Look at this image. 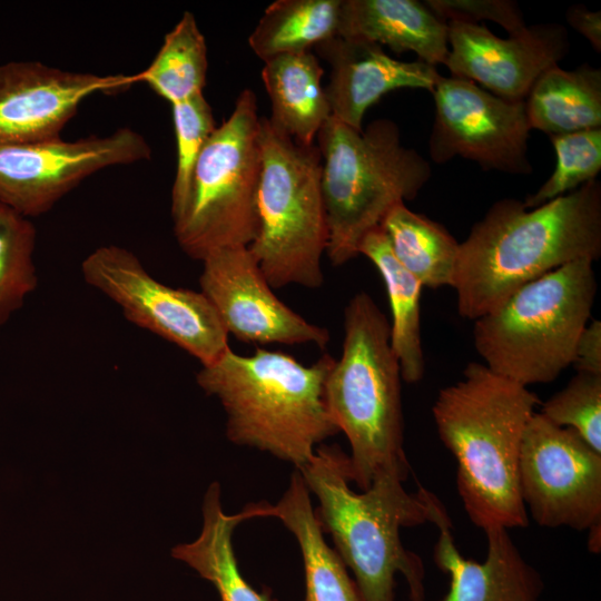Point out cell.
Returning <instances> with one entry per match:
<instances>
[{
	"label": "cell",
	"instance_id": "1",
	"mask_svg": "<svg viewBox=\"0 0 601 601\" xmlns=\"http://www.w3.org/2000/svg\"><path fill=\"white\" fill-rule=\"evenodd\" d=\"M601 256V184L541 206L495 201L460 244L452 286L463 318L494 311L522 286L569 263Z\"/></svg>",
	"mask_w": 601,
	"mask_h": 601
},
{
	"label": "cell",
	"instance_id": "2",
	"mask_svg": "<svg viewBox=\"0 0 601 601\" xmlns=\"http://www.w3.org/2000/svg\"><path fill=\"white\" fill-rule=\"evenodd\" d=\"M348 455L321 444L299 473L318 501L314 510L324 533L353 574L361 601H394L402 574L411 601H425L421 558L404 548L401 529L430 522L428 492L404 489L410 467L378 472L363 493L349 487Z\"/></svg>",
	"mask_w": 601,
	"mask_h": 601
},
{
	"label": "cell",
	"instance_id": "3",
	"mask_svg": "<svg viewBox=\"0 0 601 601\" xmlns=\"http://www.w3.org/2000/svg\"><path fill=\"white\" fill-rule=\"evenodd\" d=\"M540 404L526 386L476 362L436 396L433 418L456 461L457 492L470 520L484 531L529 524L519 461L525 428Z\"/></svg>",
	"mask_w": 601,
	"mask_h": 601
},
{
	"label": "cell",
	"instance_id": "4",
	"mask_svg": "<svg viewBox=\"0 0 601 601\" xmlns=\"http://www.w3.org/2000/svg\"><path fill=\"white\" fill-rule=\"evenodd\" d=\"M335 359L324 354L307 366L279 351L257 347L239 355L230 347L196 374L199 387L226 413V436L299 470L317 446L339 433L324 396Z\"/></svg>",
	"mask_w": 601,
	"mask_h": 601
},
{
	"label": "cell",
	"instance_id": "5",
	"mask_svg": "<svg viewBox=\"0 0 601 601\" xmlns=\"http://www.w3.org/2000/svg\"><path fill=\"white\" fill-rule=\"evenodd\" d=\"M401 370L391 325L365 292L344 309L342 355L324 386L327 410L351 446V482L363 491L391 467H410L403 449Z\"/></svg>",
	"mask_w": 601,
	"mask_h": 601
},
{
	"label": "cell",
	"instance_id": "6",
	"mask_svg": "<svg viewBox=\"0 0 601 601\" xmlns=\"http://www.w3.org/2000/svg\"><path fill=\"white\" fill-rule=\"evenodd\" d=\"M316 139L328 228L326 254L334 266H341L359 255L365 236L381 226L395 205L418 195L432 168L402 144L391 119H376L357 131L331 116Z\"/></svg>",
	"mask_w": 601,
	"mask_h": 601
},
{
	"label": "cell",
	"instance_id": "7",
	"mask_svg": "<svg viewBox=\"0 0 601 601\" xmlns=\"http://www.w3.org/2000/svg\"><path fill=\"white\" fill-rule=\"evenodd\" d=\"M597 289L593 262L561 266L475 319V349L491 371L523 386L553 382L572 365Z\"/></svg>",
	"mask_w": 601,
	"mask_h": 601
},
{
	"label": "cell",
	"instance_id": "8",
	"mask_svg": "<svg viewBox=\"0 0 601 601\" xmlns=\"http://www.w3.org/2000/svg\"><path fill=\"white\" fill-rule=\"evenodd\" d=\"M258 145V227L248 249L272 288H317L328 244L318 147L277 132L267 117L259 118Z\"/></svg>",
	"mask_w": 601,
	"mask_h": 601
},
{
	"label": "cell",
	"instance_id": "9",
	"mask_svg": "<svg viewBox=\"0 0 601 601\" xmlns=\"http://www.w3.org/2000/svg\"><path fill=\"white\" fill-rule=\"evenodd\" d=\"M257 98L243 90L195 164L181 206L171 213L175 238L197 260L229 247H248L257 227L260 150Z\"/></svg>",
	"mask_w": 601,
	"mask_h": 601
},
{
	"label": "cell",
	"instance_id": "10",
	"mask_svg": "<svg viewBox=\"0 0 601 601\" xmlns=\"http://www.w3.org/2000/svg\"><path fill=\"white\" fill-rule=\"evenodd\" d=\"M80 268L83 280L115 302L126 319L177 345L201 366L213 364L229 348L228 334L200 290L160 283L127 248L100 246Z\"/></svg>",
	"mask_w": 601,
	"mask_h": 601
},
{
	"label": "cell",
	"instance_id": "11",
	"mask_svg": "<svg viewBox=\"0 0 601 601\" xmlns=\"http://www.w3.org/2000/svg\"><path fill=\"white\" fill-rule=\"evenodd\" d=\"M519 484L539 525L579 531L601 526V453L540 412L523 435Z\"/></svg>",
	"mask_w": 601,
	"mask_h": 601
},
{
	"label": "cell",
	"instance_id": "12",
	"mask_svg": "<svg viewBox=\"0 0 601 601\" xmlns=\"http://www.w3.org/2000/svg\"><path fill=\"white\" fill-rule=\"evenodd\" d=\"M150 156L145 137L128 127L70 141L59 137L0 145V203L30 219L48 213L93 174Z\"/></svg>",
	"mask_w": 601,
	"mask_h": 601
},
{
	"label": "cell",
	"instance_id": "13",
	"mask_svg": "<svg viewBox=\"0 0 601 601\" xmlns=\"http://www.w3.org/2000/svg\"><path fill=\"white\" fill-rule=\"evenodd\" d=\"M435 118L428 139L431 159L455 157L485 170L530 175L528 140L532 130L524 101H510L460 77L440 76L433 90Z\"/></svg>",
	"mask_w": 601,
	"mask_h": 601
},
{
	"label": "cell",
	"instance_id": "14",
	"mask_svg": "<svg viewBox=\"0 0 601 601\" xmlns=\"http://www.w3.org/2000/svg\"><path fill=\"white\" fill-rule=\"evenodd\" d=\"M201 262L200 292L228 335L249 344L326 347L329 332L307 322L273 293L248 247L217 249Z\"/></svg>",
	"mask_w": 601,
	"mask_h": 601
},
{
	"label": "cell",
	"instance_id": "15",
	"mask_svg": "<svg viewBox=\"0 0 601 601\" xmlns=\"http://www.w3.org/2000/svg\"><path fill=\"white\" fill-rule=\"evenodd\" d=\"M135 83L136 75L73 72L39 61L1 65L0 145L59 138L86 98Z\"/></svg>",
	"mask_w": 601,
	"mask_h": 601
},
{
	"label": "cell",
	"instance_id": "16",
	"mask_svg": "<svg viewBox=\"0 0 601 601\" xmlns=\"http://www.w3.org/2000/svg\"><path fill=\"white\" fill-rule=\"evenodd\" d=\"M451 76L469 79L510 101H524L538 78L559 66L570 50L565 27L536 23L500 38L484 24L447 21Z\"/></svg>",
	"mask_w": 601,
	"mask_h": 601
},
{
	"label": "cell",
	"instance_id": "17",
	"mask_svg": "<svg viewBox=\"0 0 601 601\" xmlns=\"http://www.w3.org/2000/svg\"><path fill=\"white\" fill-rule=\"evenodd\" d=\"M314 49L331 69L325 92L332 117L357 131L381 97L401 88L433 92L441 76L432 65L392 58L382 46L363 39L336 36Z\"/></svg>",
	"mask_w": 601,
	"mask_h": 601
},
{
	"label": "cell",
	"instance_id": "18",
	"mask_svg": "<svg viewBox=\"0 0 601 601\" xmlns=\"http://www.w3.org/2000/svg\"><path fill=\"white\" fill-rule=\"evenodd\" d=\"M430 522L439 529L433 559L450 577V589L439 601H540L544 583L514 544L508 529L485 530L487 553L483 562L459 552L445 506L428 492Z\"/></svg>",
	"mask_w": 601,
	"mask_h": 601
},
{
	"label": "cell",
	"instance_id": "19",
	"mask_svg": "<svg viewBox=\"0 0 601 601\" xmlns=\"http://www.w3.org/2000/svg\"><path fill=\"white\" fill-rule=\"evenodd\" d=\"M338 36L412 51L434 67L450 51L447 21L417 0H342Z\"/></svg>",
	"mask_w": 601,
	"mask_h": 601
},
{
	"label": "cell",
	"instance_id": "20",
	"mask_svg": "<svg viewBox=\"0 0 601 601\" xmlns=\"http://www.w3.org/2000/svg\"><path fill=\"white\" fill-rule=\"evenodd\" d=\"M201 514L199 535L191 542L175 545L171 556L210 582L220 601H278L269 588L257 591L247 582L234 551V530L240 522L258 516L257 504H248L237 514L225 513L221 487L215 481L205 492Z\"/></svg>",
	"mask_w": 601,
	"mask_h": 601
},
{
	"label": "cell",
	"instance_id": "21",
	"mask_svg": "<svg viewBox=\"0 0 601 601\" xmlns=\"http://www.w3.org/2000/svg\"><path fill=\"white\" fill-rule=\"evenodd\" d=\"M259 516L278 519L296 539L304 564V601H361L346 565L324 539L311 493L298 470L294 469L276 504L259 503Z\"/></svg>",
	"mask_w": 601,
	"mask_h": 601
},
{
	"label": "cell",
	"instance_id": "22",
	"mask_svg": "<svg viewBox=\"0 0 601 601\" xmlns=\"http://www.w3.org/2000/svg\"><path fill=\"white\" fill-rule=\"evenodd\" d=\"M323 76L312 51L282 55L264 62L262 80L272 107L268 121L277 132L299 145H313L332 116Z\"/></svg>",
	"mask_w": 601,
	"mask_h": 601
},
{
	"label": "cell",
	"instance_id": "23",
	"mask_svg": "<svg viewBox=\"0 0 601 601\" xmlns=\"http://www.w3.org/2000/svg\"><path fill=\"white\" fill-rule=\"evenodd\" d=\"M524 106L531 129L549 137L601 128V69L552 67L534 82Z\"/></svg>",
	"mask_w": 601,
	"mask_h": 601
},
{
	"label": "cell",
	"instance_id": "24",
	"mask_svg": "<svg viewBox=\"0 0 601 601\" xmlns=\"http://www.w3.org/2000/svg\"><path fill=\"white\" fill-rule=\"evenodd\" d=\"M361 254L375 265L386 286L392 313L391 345L398 359L402 380L417 383L424 374L420 308L423 286L396 259L381 226L365 236L359 246Z\"/></svg>",
	"mask_w": 601,
	"mask_h": 601
},
{
	"label": "cell",
	"instance_id": "25",
	"mask_svg": "<svg viewBox=\"0 0 601 601\" xmlns=\"http://www.w3.org/2000/svg\"><path fill=\"white\" fill-rule=\"evenodd\" d=\"M341 8L342 0H277L264 11L248 45L264 62L312 51L338 36Z\"/></svg>",
	"mask_w": 601,
	"mask_h": 601
},
{
	"label": "cell",
	"instance_id": "26",
	"mask_svg": "<svg viewBox=\"0 0 601 601\" xmlns=\"http://www.w3.org/2000/svg\"><path fill=\"white\" fill-rule=\"evenodd\" d=\"M381 227L396 259L422 286H452L460 243L444 226L400 203Z\"/></svg>",
	"mask_w": 601,
	"mask_h": 601
},
{
	"label": "cell",
	"instance_id": "27",
	"mask_svg": "<svg viewBox=\"0 0 601 601\" xmlns=\"http://www.w3.org/2000/svg\"><path fill=\"white\" fill-rule=\"evenodd\" d=\"M208 68L207 45L195 16L186 11L165 36L151 63L136 73L170 105L203 93Z\"/></svg>",
	"mask_w": 601,
	"mask_h": 601
},
{
	"label": "cell",
	"instance_id": "28",
	"mask_svg": "<svg viewBox=\"0 0 601 601\" xmlns=\"http://www.w3.org/2000/svg\"><path fill=\"white\" fill-rule=\"evenodd\" d=\"M36 238L32 221L0 203V326L38 285Z\"/></svg>",
	"mask_w": 601,
	"mask_h": 601
},
{
	"label": "cell",
	"instance_id": "29",
	"mask_svg": "<svg viewBox=\"0 0 601 601\" xmlns=\"http://www.w3.org/2000/svg\"><path fill=\"white\" fill-rule=\"evenodd\" d=\"M556 162L551 176L523 204L534 208L597 179L601 170V128L550 137Z\"/></svg>",
	"mask_w": 601,
	"mask_h": 601
},
{
	"label": "cell",
	"instance_id": "30",
	"mask_svg": "<svg viewBox=\"0 0 601 601\" xmlns=\"http://www.w3.org/2000/svg\"><path fill=\"white\" fill-rule=\"evenodd\" d=\"M540 413L559 426L573 428L601 453V375L577 372L542 404Z\"/></svg>",
	"mask_w": 601,
	"mask_h": 601
},
{
	"label": "cell",
	"instance_id": "31",
	"mask_svg": "<svg viewBox=\"0 0 601 601\" xmlns=\"http://www.w3.org/2000/svg\"><path fill=\"white\" fill-rule=\"evenodd\" d=\"M177 145L176 174L171 189V213L185 200L198 156L216 129L211 107L203 93L171 105Z\"/></svg>",
	"mask_w": 601,
	"mask_h": 601
},
{
	"label": "cell",
	"instance_id": "32",
	"mask_svg": "<svg viewBox=\"0 0 601 601\" xmlns=\"http://www.w3.org/2000/svg\"><path fill=\"white\" fill-rule=\"evenodd\" d=\"M424 3L445 21L479 23L490 20L510 36L520 35L528 27L519 4L511 0H425Z\"/></svg>",
	"mask_w": 601,
	"mask_h": 601
},
{
	"label": "cell",
	"instance_id": "33",
	"mask_svg": "<svg viewBox=\"0 0 601 601\" xmlns=\"http://www.w3.org/2000/svg\"><path fill=\"white\" fill-rule=\"evenodd\" d=\"M572 365L577 372L601 375V323L594 319L583 328L575 345Z\"/></svg>",
	"mask_w": 601,
	"mask_h": 601
},
{
	"label": "cell",
	"instance_id": "34",
	"mask_svg": "<svg viewBox=\"0 0 601 601\" xmlns=\"http://www.w3.org/2000/svg\"><path fill=\"white\" fill-rule=\"evenodd\" d=\"M566 22L581 33L598 52L601 51V12L584 4H572L565 12Z\"/></svg>",
	"mask_w": 601,
	"mask_h": 601
}]
</instances>
